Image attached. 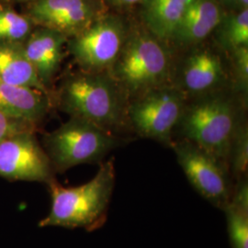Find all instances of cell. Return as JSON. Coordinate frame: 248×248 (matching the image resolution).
<instances>
[{
    "instance_id": "obj_26",
    "label": "cell",
    "mask_w": 248,
    "mask_h": 248,
    "mask_svg": "<svg viewBox=\"0 0 248 248\" xmlns=\"http://www.w3.org/2000/svg\"><path fill=\"white\" fill-rule=\"evenodd\" d=\"M217 2H219L222 6H226L228 8H230L231 4L232 3L233 0H216Z\"/></svg>"
},
{
    "instance_id": "obj_12",
    "label": "cell",
    "mask_w": 248,
    "mask_h": 248,
    "mask_svg": "<svg viewBox=\"0 0 248 248\" xmlns=\"http://www.w3.org/2000/svg\"><path fill=\"white\" fill-rule=\"evenodd\" d=\"M226 78L221 57L208 48H197L186 57L177 87L185 94L202 97L218 89Z\"/></svg>"
},
{
    "instance_id": "obj_23",
    "label": "cell",
    "mask_w": 248,
    "mask_h": 248,
    "mask_svg": "<svg viewBox=\"0 0 248 248\" xmlns=\"http://www.w3.org/2000/svg\"><path fill=\"white\" fill-rule=\"evenodd\" d=\"M143 0H103L107 8L114 9H126L133 7L136 4H141Z\"/></svg>"
},
{
    "instance_id": "obj_5",
    "label": "cell",
    "mask_w": 248,
    "mask_h": 248,
    "mask_svg": "<svg viewBox=\"0 0 248 248\" xmlns=\"http://www.w3.org/2000/svg\"><path fill=\"white\" fill-rule=\"evenodd\" d=\"M124 143L114 133L86 120L70 117L45 133L43 147L55 174L82 164H101L107 155Z\"/></svg>"
},
{
    "instance_id": "obj_1",
    "label": "cell",
    "mask_w": 248,
    "mask_h": 248,
    "mask_svg": "<svg viewBox=\"0 0 248 248\" xmlns=\"http://www.w3.org/2000/svg\"><path fill=\"white\" fill-rule=\"evenodd\" d=\"M126 98L108 72L81 69L65 76L51 95L53 105L69 117L86 120L114 134L128 123Z\"/></svg>"
},
{
    "instance_id": "obj_18",
    "label": "cell",
    "mask_w": 248,
    "mask_h": 248,
    "mask_svg": "<svg viewBox=\"0 0 248 248\" xmlns=\"http://www.w3.org/2000/svg\"><path fill=\"white\" fill-rule=\"evenodd\" d=\"M35 27L25 13H19L11 4L0 1V42L23 43Z\"/></svg>"
},
{
    "instance_id": "obj_7",
    "label": "cell",
    "mask_w": 248,
    "mask_h": 248,
    "mask_svg": "<svg viewBox=\"0 0 248 248\" xmlns=\"http://www.w3.org/2000/svg\"><path fill=\"white\" fill-rule=\"evenodd\" d=\"M129 32L130 27L124 18L106 12L78 35L68 39L66 48L81 70L108 72Z\"/></svg>"
},
{
    "instance_id": "obj_24",
    "label": "cell",
    "mask_w": 248,
    "mask_h": 248,
    "mask_svg": "<svg viewBox=\"0 0 248 248\" xmlns=\"http://www.w3.org/2000/svg\"><path fill=\"white\" fill-rule=\"evenodd\" d=\"M231 9L233 11H241L248 9V0H233L231 4Z\"/></svg>"
},
{
    "instance_id": "obj_2",
    "label": "cell",
    "mask_w": 248,
    "mask_h": 248,
    "mask_svg": "<svg viewBox=\"0 0 248 248\" xmlns=\"http://www.w3.org/2000/svg\"><path fill=\"white\" fill-rule=\"evenodd\" d=\"M115 180L114 161L110 159L102 162L95 177L80 186H63L54 181L47 186L50 212L39 226L98 230L106 222Z\"/></svg>"
},
{
    "instance_id": "obj_6",
    "label": "cell",
    "mask_w": 248,
    "mask_h": 248,
    "mask_svg": "<svg viewBox=\"0 0 248 248\" xmlns=\"http://www.w3.org/2000/svg\"><path fill=\"white\" fill-rule=\"evenodd\" d=\"M186 106V94L174 85L152 89L127 107L128 124L139 136L170 146Z\"/></svg>"
},
{
    "instance_id": "obj_10",
    "label": "cell",
    "mask_w": 248,
    "mask_h": 248,
    "mask_svg": "<svg viewBox=\"0 0 248 248\" xmlns=\"http://www.w3.org/2000/svg\"><path fill=\"white\" fill-rule=\"evenodd\" d=\"M103 0H35L24 12L36 26L56 31L68 39L78 35L107 12Z\"/></svg>"
},
{
    "instance_id": "obj_4",
    "label": "cell",
    "mask_w": 248,
    "mask_h": 248,
    "mask_svg": "<svg viewBox=\"0 0 248 248\" xmlns=\"http://www.w3.org/2000/svg\"><path fill=\"white\" fill-rule=\"evenodd\" d=\"M236 114L231 98L211 93L185 106L175 131L229 168L231 144L240 123Z\"/></svg>"
},
{
    "instance_id": "obj_20",
    "label": "cell",
    "mask_w": 248,
    "mask_h": 248,
    "mask_svg": "<svg viewBox=\"0 0 248 248\" xmlns=\"http://www.w3.org/2000/svg\"><path fill=\"white\" fill-rule=\"evenodd\" d=\"M225 213L227 230L232 248H248V210L227 204Z\"/></svg>"
},
{
    "instance_id": "obj_17",
    "label": "cell",
    "mask_w": 248,
    "mask_h": 248,
    "mask_svg": "<svg viewBox=\"0 0 248 248\" xmlns=\"http://www.w3.org/2000/svg\"><path fill=\"white\" fill-rule=\"evenodd\" d=\"M214 31L218 45L228 53L242 46H248V9L224 13Z\"/></svg>"
},
{
    "instance_id": "obj_9",
    "label": "cell",
    "mask_w": 248,
    "mask_h": 248,
    "mask_svg": "<svg viewBox=\"0 0 248 248\" xmlns=\"http://www.w3.org/2000/svg\"><path fill=\"white\" fill-rule=\"evenodd\" d=\"M36 133H18L0 141V177L46 186L56 181V174Z\"/></svg>"
},
{
    "instance_id": "obj_19",
    "label": "cell",
    "mask_w": 248,
    "mask_h": 248,
    "mask_svg": "<svg viewBox=\"0 0 248 248\" xmlns=\"http://www.w3.org/2000/svg\"><path fill=\"white\" fill-rule=\"evenodd\" d=\"M248 129L245 123H239L233 134L229 155V169L234 180L248 176Z\"/></svg>"
},
{
    "instance_id": "obj_21",
    "label": "cell",
    "mask_w": 248,
    "mask_h": 248,
    "mask_svg": "<svg viewBox=\"0 0 248 248\" xmlns=\"http://www.w3.org/2000/svg\"><path fill=\"white\" fill-rule=\"evenodd\" d=\"M232 69L234 85L237 91L248 94V46H242L231 53Z\"/></svg>"
},
{
    "instance_id": "obj_11",
    "label": "cell",
    "mask_w": 248,
    "mask_h": 248,
    "mask_svg": "<svg viewBox=\"0 0 248 248\" xmlns=\"http://www.w3.org/2000/svg\"><path fill=\"white\" fill-rule=\"evenodd\" d=\"M68 38L45 27L36 26L22 43L28 60L38 78L52 95L53 80L60 70L65 56Z\"/></svg>"
},
{
    "instance_id": "obj_8",
    "label": "cell",
    "mask_w": 248,
    "mask_h": 248,
    "mask_svg": "<svg viewBox=\"0 0 248 248\" xmlns=\"http://www.w3.org/2000/svg\"><path fill=\"white\" fill-rule=\"evenodd\" d=\"M171 147L190 185L207 202L222 211L230 202L234 184L228 166L186 140L174 141Z\"/></svg>"
},
{
    "instance_id": "obj_13",
    "label": "cell",
    "mask_w": 248,
    "mask_h": 248,
    "mask_svg": "<svg viewBox=\"0 0 248 248\" xmlns=\"http://www.w3.org/2000/svg\"><path fill=\"white\" fill-rule=\"evenodd\" d=\"M224 13L216 0H193L170 41L181 47L200 45L216 30Z\"/></svg>"
},
{
    "instance_id": "obj_15",
    "label": "cell",
    "mask_w": 248,
    "mask_h": 248,
    "mask_svg": "<svg viewBox=\"0 0 248 248\" xmlns=\"http://www.w3.org/2000/svg\"><path fill=\"white\" fill-rule=\"evenodd\" d=\"M193 0H143L141 18L145 29L162 41H170Z\"/></svg>"
},
{
    "instance_id": "obj_27",
    "label": "cell",
    "mask_w": 248,
    "mask_h": 248,
    "mask_svg": "<svg viewBox=\"0 0 248 248\" xmlns=\"http://www.w3.org/2000/svg\"><path fill=\"white\" fill-rule=\"evenodd\" d=\"M0 1H3V0H0Z\"/></svg>"
},
{
    "instance_id": "obj_22",
    "label": "cell",
    "mask_w": 248,
    "mask_h": 248,
    "mask_svg": "<svg viewBox=\"0 0 248 248\" xmlns=\"http://www.w3.org/2000/svg\"><path fill=\"white\" fill-rule=\"evenodd\" d=\"M39 127L25 120L14 118L0 111V141L18 133H37Z\"/></svg>"
},
{
    "instance_id": "obj_14",
    "label": "cell",
    "mask_w": 248,
    "mask_h": 248,
    "mask_svg": "<svg viewBox=\"0 0 248 248\" xmlns=\"http://www.w3.org/2000/svg\"><path fill=\"white\" fill-rule=\"evenodd\" d=\"M52 107V98L44 92L0 81V111L7 115L40 128Z\"/></svg>"
},
{
    "instance_id": "obj_3",
    "label": "cell",
    "mask_w": 248,
    "mask_h": 248,
    "mask_svg": "<svg viewBox=\"0 0 248 248\" xmlns=\"http://www.w3.org/2000/svg\"><path fill=\"white\" fill-rule=\"evenodd\" d=\"M173 70L169 46L144 28L130 29L122 52L108 73L126 97L137 98L169 85Z\"/></svg>"
},
{
    "instance_id": "obj_16",
    "label": "cell",
    "mask_w": 248,
    "mask_h": 248,
    "mask_svg": "<svg viewBox=\"0 0 248 248\" xmlns=\"http://www.w3.org/2000/svg\"><path fill=\"white\" fill-rule=\"evenodd\" d=\"M0 81L36 89L51 97L28 60L22 43L0 42Z\"/></svg>"
},
{
    "instance_id": "obj_25",
    "label": "cell",
    "mask_w": 248,
    "mask_h": 248,
    "mask_svg": "<svg viewBox=\"0 0 248 248\" xmlns=\"http://www.w3.org/2000/svg\"><path fill=\"white\" fill-rule=\"evenodd\" d=\"M5 2H8L9 4H12V3H18V4H29L31 2H33L35 0H3Z\"/></svg>"
}]
</instances>
